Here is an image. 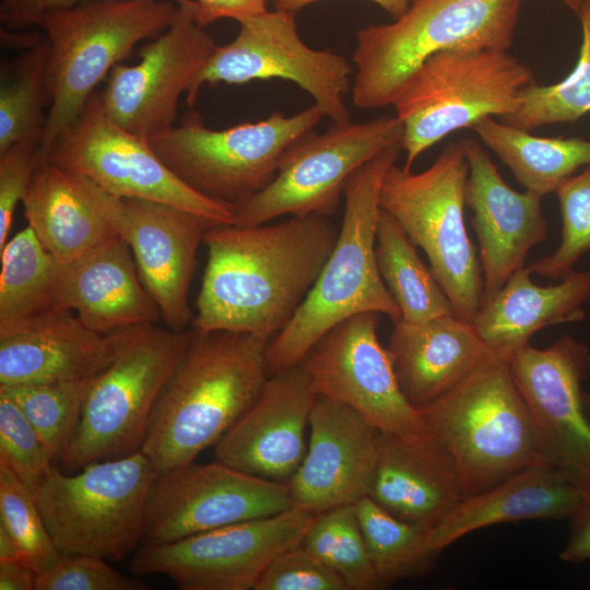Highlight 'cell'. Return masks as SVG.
<instances>
[{
    "label": "cell",
    "instance_id": "6da1fadb",
    "mask_svg": "<svg viewBox=\"0 0 590 590\" xmlns=\"http://www.w3.org/2000/svg\"><path fill=\"white\" fill-rule=\"evenodd\" d=\"M339 234L329 216H291L278 224L215 225L191 327L272 340L317 281Z\"/></svg>",
    "mask_w": 590,
    "mask_h": 590
},
{
    "label": "cell",
    "instance_id": "7a4b0ae2",
    "mask_svg": "<svg viewBox=\"0 0 590 590\" xmlns=\"http://www.w3.org/2000/svg\"><path fill=\"white\" fill-rule=\"evenodd\" d=\"M154 406L141 451L161 472L193 462L252 405L269 378V339L191 329Z\"/></svg>",
    "mask_w": 590,
    "mask_h": 590
},
{
    "label": "cell",
    "instance_id": "3957f363",
    "mask_svg": "<svg viewBox=\"0 0 590 590\" xmlns=\"http://www.w3.org/2000/svg\"><path fill=\"white\" fill-rule=\"evenodd\" d=\"M401 151V143L391 145L349 179L337 241L305 300L270 341L269 375L299 364L327 331L349 317L377 312L392 321L401 319L375 251L382 180Z\"/></svg>",
    "mask_w": 590,
    "mask_h": 590
},
{
    "label": "cell",
    "instance_id": "277c9868",
    "mask_svg": "<svg viewBox=\"0 0 590 590\" xmlns=\"http://www.w3.org/2000/svg\"><path fill=\"white\" fill-rule=\"evenodd\" d=\"M523 0H410L388 24L355 33L352 103L358 109L392 105L412 74L450 49L507 50Z\"/></svg>",
    "mask_w": 590,
    "mask_h": 590
},
{
    "label": "cell",
    "instance_id": "5b68a950",
    "mask_svg": "<svg viewBox=\"0 0 590 590\" xmlns=\"http://www.w3.org/2000/svg\"><path fill=\"white\" fill-rule=\"evenodd\" d=\"M418 411L428 432L455 459L467 497L546 463L508 358L489 356Z\"/></svg>",
    "mask_w": 590,
    "mask_h": 590
},
{
    "label": "cell",
    "instance_id": "8992f818",
    "mask_svg": "<svg viewBox=\"0 0 590 590\" xmlns=\"http://www.w3.org/2000/svg\"><path fill=\"white\" fill-rule=\"evenodd\" d=\"M191 332L143 323L108 333L114 357L93 378L78 425L58 459L66 472L142 449L154 406Z\"/></svg>",
    "mask_w": 590,
    "mask_h": 590
},
{
    "label": "cell",
    "instance_id": "52a82bcc",
    "mask_svg": "<svg viewBox=\"0 0 590 590\" xmlns=\"http://www.w3.org/2000/svg\"><path fill=\"white\" fill-rule=\"evenodd\" d=\"M174 0H88L43 15L50 45V103L38 149L47 162L59 134L78 117L96 86L134 46L162 34L178 8Z\"/></svg>",
    "mask_w": 590,
    "mask_h": 590
},
{
    "label": "cell",
    "instance_id": "ba28073f",
    "mask_svg": "<svg viewBox=\"0 0 590 590\" xmlns=\"http://www.w3.org/2000/svg\"><path fill=\"white\" fill-rule=\"evenodd\" d=\"M158 473L140 450L74 474L52 467L31 491L61 555L120 562L142 543L146 502Z\"/></svg>",
    "mask_w": 590,
    "mask_h": 590
},
{
    "label": "cell",
    "instance_id": "9c48e42d",
    "mask_svg": "<svg viewBox=\"0 0 590 590\" xmlns=\"http://www.w3.org/2000/svg\"><path fill=\"white\" fill-rule=\"evenodd\" d=\"M535 83L533 71L507 50L439 51L412 74L393 102L403 125L404 168L450 133L487 117L503 119Z\"/></svg>",
    "mask_w": 590,
    "mask_h": 590
},
{
    "label": "cell",
    "instance_id": "30bf717a",
    "mask_svg": "<svg viewBox=\"0 0 590 590\" xmlns=\"http://www.w3.org/2000/svg\"><path fill=\"white\" fill-rule=\"evenodd\" d=\"M468 174L461 141L450 142L420 173L393 164L379 201L425 252L455 316L471 322L483 303L484 276L464 222Z\"/></svg>",
    "mask_w": 590,
    "mask_h": 590
},
{
    "label": "cell",
    "instance_id": "8fae6325",
    "mask_svg": "<svg viewBox=\"0 0 590 590\" xmlns=\"http://www.w3.org/2000/svg\"><path fill=\"white\" fill-rule=\"evenodd\" d=\"M323 117L314 104L292 116L275 111L257 122L212 130L191 111L179 126L149 141L187 185L233 206L264 188L285 151Z\"/></svg>",
    "mask_w": 590,
    "mask_h": 590
},
{
    "label": "cell",
    "instance_id": "7c38bea8",
    "mask_svg": "<svg viewBox=\"0 0 590 590\" xmlns=\"http://www.w3.org/2000/svg\"><path fill=\"white\" fill-rule=\"evenodd\" d=\"M402 138L403 125L391 115L307 132L285 151L264 188L233 205L234 225L256 226L283 215L330 217L351 176Z\"/></svg>",
    "mask_w": 590,
    "mask_h": 590
},
{
    "label": "cell",
    "instance_id": "4fadbf2b",
    "mask_svg": "<svg viewBox=\"0 0 590 590\" xmlns=\"http://www.w3.org/2000/svg\"><path fill=\"white\" fill-rule=\"evenodd\" d=\"M48 161L91 179L115 197L164 202L216 225L235 224L232 205L194 190L160 158L149 140L114 122L98 92L59 134Z\"/></svg>",
    "mask_w": 590,
    "mask_h": 590
},
{
    "label": "cell",
    "instance_id": "5bb4252c",
    "mask_svg": "<svg viewBox=\"0 0 590 590\" xmlns=\"http://www.w3.org/2000/svg\"><path fill=\"white\" fill-rule=\"evenodd\" d=\"M237 36L217 46L190 83L186 99L197 102L205 84H245L280 78L296 83L334 123L350 121L344 97L352 88L353 67L341 55L309 47L300 38L295 14L275 9L239 23Z\"/></svg>",
    "mask_w": 590,
    "mask_h": 590
},
{
    "label": "cell",
    "instance_id": "9a60e30c",
    "mask_svg": "<svg viewBox=\"0 0 590 590\" xmlns=\"http://www.w3.org/2000/svg\"><path fill=\"white\" fill-rule=\"evenodd\" d=\"M315 514L293 507L163 544H141L130 562L135 576L163 574L180 590H253L268 565L299 545Z\"/></svg>",
    "mask_w": 590,
    "mask_h": 590
},
{
    "label": "cell",
    "instance_id": "2e32d148",
    "mask_svg": "<svg viewBox=\"0 0 590 590\" xmlns=\"http://www.w3.org/2000/svg\"><path fill=\"white\" fill-rule=\"evenodd\" d=\"M379 320L377 312L346 318L302 363L318 396L352 408L381 433L424 437L429 434L424 420L402 392L390 353L378 339Z\"/></svg>",
    "mask_w": 590,
    "mask_h": 590
},
{
    "label": "cell",
    "instance_id": "e0dca14e",
    "mask_svg": "<svg viewBox=\"0 0 590 590\" xmlns=\"http://www.w3.org/2000/svg\"><path fill=\"white\" fill-rule=\"evenodd\" d=\"M196 10L194 0H181L172 24L142 46L140 61L110 71L99 98L125 130L150 140L174 127L181 94L217 48Z\"/></svg>",
    "mask_w": 590,
    "mask_h": 590
},
{
    "label": "cell",
    "instance_id": "ac0fdd59",
    "mask_svg": "<svg viewBox=\"0 0 590 590\" xmlns=\"http://www.w3.org/2000/svg\"><path fill=\"white\" fill-rule=\"evenodd\" d=\"M295 507L286 483L246 474L216 460L158 473L146 502L141 544L173 542Z\"/></svg>",
    "mask_w": 590,
    "mask_h": 590
},
{
    "label": "cell",
    "instance_id": "d6986e66",
    "mask_svg": "<svg viewBox=\"0 0 590 590\" xmlns=\"http://www.w3.org/2000/svg\"><path fill=\"white\" fill-rule=\"evenodd\" d=\"M508 363L545 462L590 495V418L581 389L590 375L589 346L565 334L543 349L526 344Z\"/></svg>",
    "mask_w": 590,
    "mask_h": 590
},
{
    "label": "cell",
    "instance_id": "ffe728a7",
    "mask_svg": "<svg viewBox=\"0 0 590 590\" xmlns=\"http://www.w3.org/2000/svg\"><path fill=\"white\" fill-rule=\"evenodd\" d=\"M108 217L129 245L139 275L166 327L187 330L193 315L188 296L197 253L216 224L164 202L111 194Z\"/></svg>",
    "mask_w": 590,
    "mask_h": 590
},
{
    "label": "cell",
    "instance_id": "44dd1931",
    "mask_svg": "<svg viewBox=\"0 0 590 590\" xmlns=\"http://www.w3.org/2000/svg\"><path fill=\"white\" fill-rule=\"evenodd\" d=\"M299 364L269 376L252 405L215 444V457L246 474L286 483L302 463L317 398Z\"/></svg>",
    "mask_w": 590,
    "mask_h": 590
},
{
    "label": "cell",
    "instance_id": "7402d4cb",
    "mask_svg": "<svg viewBox=\"0 0 590 590\" xmlns=\"http://www.w3.org/2000/svg\"><path fill=\"white\" fill-rule=\"evenodd\" d=\"M305 457L286 482L295 507L319 514L368 496L380 432L352 408L317 396Z\"/></svg>",
    "mask_w": 590,
    "mask_h": 590
},
{
    "label": "cell",
    "instance_id": "603a6c76",
    "mask_svg": "<svg viewBox=\"0 0 590 590\" xmlns=\"http://www.w3.org/2000/svg\"><path fill=\"white\" fill-rule=\"evenodd\" d=\"M460 141L469 165L465 206L473 213L471 224L479 243L483 305L524 267L530 249L546 239L548 226L543 197L512 189L475 139Z\"/></svg>",
    "mask_w": 590,
    "mask_h": 590
},
{
    "label": "cell",
    "instance_id": "cb8c5ba5",
    "mask_svg": "<svg viewBox=\"0 0 590 590\" xmlns=\"http://www.w3.org/2000/svg\"><path fill=\"white\" fill-rule=\"evenodd\" d=\"M368 497L399 519L434 528L467 493L455 459L430 433L403 438L380 432Z\"/></svg>",
    "mask_w": 590,
    "mask_h": 590
},
{
    "label": "cell",
    "instance_id": "d4e9b609",
    "mask_svg": "<svg viewBox=\"0 0 590 590\" xmlns=\"http://www.w3.org/2000/svg\"><path fill=\"white\" fill-rule=\"evenodd\" d=\"M114 357L109 334L59 309L0 330V386L92 379Z\"/></svg>",
    "mask_w": 590,
    "mask_h": 590
},
{
    "label": "cell",
    "instance_id": "484cf974",
    "mask_svg": "<svg viewBox=\"0 0 590 590\" xmlns=\"http://www.w3.org/2000/svg\"><path fill=\"white\" fill-rule=\"evenodd\" d=\"M58 305L101 334L162 319L119 235L71 262H60Z\"/></svg>",
    "mask_w": 590,
    "mask_h": 590
},
{
    "label": "cell",
    "instance_id": "4316f807",
    "mask_svg": "<svg viewBox=\"0 0 590 590\" xmlns=\"http://www.w3.org/2000/svg\"><path fill=\"white\" fill-rule=\"evenodd\" d=\"M387 349L401 390L417 410L493 355L472 322L453 314L424 322L393 321Z\"/></svg>",
    "mask_w": 590,
    "mask_h": 590
},
{
    "label": "cell",
    "instance_id": "83f0119b",
    "mask_svg": "<svg viewBox=\"0 0 590 590\" xmlns=\"http://www.w3.org/2000/svg\"><path fill=\"white\" fill-rule=\"evenodd\" d=\"M111 194L49 161L40 163L22 199L27 226L60 262H71L118 236L108 217Z\"/></svg>",
    "mask_w": 590,
    "mask_h": 590
},
{
    "label": "cell",
    "instance_id": "f1b7e54d",
    "mask_svg": "<svg viewBox=\"0 0 590 590\" xmlns=\"http://www.w3.org/2000/svg\"><path fill=\"white\" fill-rule=\"evenodd\" d=\"M589 498V493L562 470L548 463L535 464L467 497L430 529V542L441 553L459 539L486 527L533 519H571Z\"/></svg>",
    "mask_w": 590,
    "mask_h": 590
},
{
    "label": "cell",
    "instance_id": "f546056e",
    "mask_svg": "<svg viewBox=\"0 0 590 590\" xmlns=\"http://www.w3.org/2000/svg\"><path fill=\"white\" fill-rule=\"evenodd\" d=\"M531 274L529 267L516 271L471 321L495 356L508 358L529 344L538 331L580 322L586 317L583 305L590 300V270H574L548 285L534 283Z\"/></svg>",
    "mask_w": 590,
    "mask_h": 590
},
{
    "label": "cell",
    "instance_id": "4dcf8cb0",
    "mask_svg": "<svg viewBox=\"0 0 590 590\" xmlns=\"http://www.w3.org/2000/svg\"><path fill=\"white\" fill-rule=\"evenodd\" d=\"M472 130L524 190L541 197L554 193L564 180L590 165V140L538 137L495 117L482 119Z\"/></svg>",
    "mask_w": 590,
    "mask_h": 590
},
{
    "label": "cell",
    "instance_id": "1f68e13d",
    "mask_svg": "<svg viewBox=\"0 0 590 590\" xmlns=\"http://www.w3.org/2000/svg\"><path fill=\"white\" fill-rule=\"evenodd\" d=\"M0 259V330L60 309V261L30 226L8 239Z\"/></svg>",
    "mask_w": 590,
    "mask_h": 590
},
{
    "label": "cell",
    "instance_id": "d6a6232c",
    "mask_svg": "<svg viewBox=\"0 0 590 590\" xmlns=\"http://www.w3.org/2000/svg\"><path fill=\"white\" fill-rule=\"evenodd\" d=\"M416 248L397 220L381 209L376 228V260L401 319L424 322L453 314L447 294Z\"/></svg>",
    "mask_w": 590,
    "mask_h": 590
},
{
    "label": "cell",
    "instance_id": "836d02e7",
    "mask_svg": "<svg viewBox=\"0 0 590 590\" xmlns=\"http://www.w3.org/2000/svg\"><path fill=\"white\" fill-rule=\"evenodd\" d=\"M379 587L428 575L440 553L430 529L399 519L366 496L354 504Z\"/></svg>",
    "mask_w": 590,
    "mask_h": 590
},
{
    "label": "cell",
    "instance_id": "e575fe53",
    "mask_svg": "<svg viewBox=\"0 0 590 590\" xmlns=\"http://www.w3.org/2000/svg\"><path fill=\"white\" fill-rule=\"evenodd\" d=\"M50 45L45 37L35 47L2 67L0 84V152L11 145L42 142L50 103L48 63Z\"/></svg>",
    "mask_w": 590,
    "mask_h": 590
},
{
    "label": "cell",
    "instance_id": "d590c367",
    "mask_svg": "<svg viewBox=\"0 0 590 590\" xmlns=\"http://www.w3.org/2000/svg\"><path fill=\"white\" fill-rule=\"evenodd\" d=\"M577 15L581 44L573 70L556 83L535 82L526 87L517 110L499 120L532 132L546 125L576 121L590 113V0H583Z\"/></svg>",
    "mask_w": 590,
    "mask_h": 590
},
{
    "label": "cell",
    "instance_id": "8d00e7d4",
    "mask_svg": "<svg viewBox=\"0 0 590 590\" xmlns=\"http://www.w3.org/2000/svg\"><path fill=\"white\" fill-rule=\"evenodd\" d=\"M300 545L337 573L347 590L380 588L354 505L316 514Z\"/></svg>",
    "mask_w": 590,
    "mask_h": 590
},
{
    "label": "cell",
    "instance_id": "74e56055",
    "mask_svg": "<svg viewBox=\"0 0 590 590\" xmlns=\"http://www.w3.org/2000/svg\"><path fill=\"white\" fill-rule=\"evenodd\" d=\"M92 380L0 386V389L14 400L55 459H59L78 425Z\"/></svg>",
    "mask_w": 590,
    "mask_h": 590
},
{
    "label": "cell",
    "instance_id": "f35d334b",
    "mask_svg": "<svg viewBox=\"0 0 590 590\" xmlns=\"http://www.w3.org/2000/svg\"><path fill=\"white\" fill-rule=\"evenodd\" d=\"M0 526L15 540L23 562L37 574L62 556L54 543L31 488L0 462Z\"/></svg>",
    "mask_w": 590,
    "mask_h": 590
},
{
    "label": "cell",
    "instance_id": "ab89813d",
    "mask_svg": "<svg viewBox=\"0 0 590 590\" xmlns=\"http://www.w3.org/2000/svg\"><path fill=\"white\" fill-rule=\"evenodd\" d=\"M562 216L557 249L529 266L532 273L558 281L590 252V165L564 180L554 192Z\"/></svg>",
    "mask_w": 590,
    "mask_h": 590
},
{
    "label": "cell",
    "instance_id": "60d3db41",
    "mask_svg": "<svg viewBox=\"0 0 590 590\" xmlns=\"http://www.w3.org/2000/svg\"><path fill=\"white\" fill-rule=\"evenodd\" d=\"M54 460L14 400L0 389V462L31 488L54 467Z\"/></svg>",
    "mask_w": 590,
    "mask_h": 590
},
{
    "label": "cell",
    "instance_id": "b9f144b4",
    "mask_svg": "<svg viewBox=\"0 0 590 590\" xmlns=\"http://www.w3.org/2000/svg\"><path fill=\"white\" fill-rule=\"evenodd\" d=\"M92 555H62L50 568L37 574L35 590H148L151 587L129 578Z\"/></svg>",
    "mask_w": 590,
    "mask_h": 590
},
{
    "label": "cell",
    "instance_id": "7bdbcfd3",
    "mask_svg": "<svg viewBox=\"0 0 590 590\" xmlns=\"http://www.w3.org/2000/svg\"><path fill=\"white\" fill-rule=\"evenodd\" d=\"M253 590H347L343 579L300 544L282 552Z\"/></svg>",
    "mask_w": 590,
    "mask_h": 590
},
{
    "label": "cell",
    "instance_id": "ee69618b",
    "mask_svg": "<svg viewBox=\"0 0 590 590\" xmlns=\"http://www.w3.org/2000/svg\"><path fill=\"white\" fill-rule=\"evenodd\" d=\"M40 142L25 140L0 152V250L8 241L15 209L39 166Z\"/></svg>",
    "mask_w": 590,
    "mask_h": 590
},
{
    "label": "cell",
    "instance_id": "f6af8a7d",
    "mask_svg": "<svg viewBox=\"0 0 590 590\" xmlns=\"http://www.w3.org/2000/svg\"><path fill=\"white\" fill-rule=\"evenodd\" d=\"M86 1L88 0H1L0 21L8 28L21 30L36 25L46 13L73 8Z\"/></svg>",
    "mask_w": 590,
    "mask_h": 590
},
{
    "label": "cell",
    "instance_id": "bcb514c9",
    "mask_svg": "<svg viewBox=\"0 0 590 590\" xmlns=\"http://www.w3.org/2000/svg\"><path fill=\"white\" fill-rule=\"evenodd\" d=\"M196 20L206 26L220 19H233L239 23L266 12L267 0H194Z\"/></svg>",
    "mask_w": 590,
    "mask_h": 590
},
{
    "label": "cell",
    "instance_id": "7dc6e473",
    "mask_svg": "<svg viewBox=\"0 0 590 590\" xmlns=\"http://www.w3.org/2000/svg\"><path fill=\"white\" fill-rule=\"evenodd\" d=\"M571 532L559 557L567 563L590 559V500L582 510L570 519Z\"/></svg>",
    "mask_w": 590,
    "mask_h": 590
},
{
    "label": "cell",
    "instance_id": "c3c4849f",
    "mask_svg": "<svg viewBox=\"0 0 590 590\" xmlns=\"http://www.w3.org/2000/svg\"><path fill=\"white\" fill-rule=\"evenodd\" d=\"M36 577L23 560L0 562V590H35Z\"/></svg>",
    "mask_w": 590,
    "mask_h": 590
},
{
    "label": "cell",
    "instance_id": "681fc988",
    "mask_svg": "<svg viewBox=\"0 0 590 590\" xmlns=\"http://www.w3.org/2000/svg\"><path fill=\"white\" fill-rule=\"evenodd\" d=\"M319 1V0H282L280 3L275 4V9L284 10L291 13L296 14L299 10L305 7ZM386 12H388L393 19L401 16L409 7L410 0H368Z\"/></svg>",
    "mask_w": 590,
    "mask_h": 590
},
{
    "label": "cell",
    "instance_id": "f907efd6",
    "mask_svg": "<svg viewBox=\"0 0 590 590\" xmlns=\"http://www.w3.org/2000/svg\"><path fill=\"white\" fill-rule=\"evenodd\" d=\"M43 40L40 36L32 33H11L7 28L1 30V42L10 47L17 46L22 49H31Z\"/></svg>",
    "mask_w": 590,
    "mask_h": 590
},
{
    "label": "cell",
    "instance_id": "816d5d0a",
    "mask_svg": "<svg viewBox=\"0 0 590 590\" xmlns=\"http://www.w3.org/2000/svg\"><path fill=\"white\" fill-rule=\"evenodd\" d=\"M7 560H23V555L12 535L0 526V562Z\"/></svg>",
    "mask_w": 590,
    "mask_h": 590
},
{
    "label": "cell",
    "instance_id": "f5cc1de1",
    "mask_svg": "<svg viewBox=\"0 0 590 590\" xmlns=\"http://www.w3.org/2000/svg\"><path fill=\"white\" fill-rule=\"evenodd\" d=\"M568 7L574 13H578L583 0H558Z\"/></svg>",
    "mask_w": 590,
    "mask_h": 590
},
{
    "label": "cell",
    "instance_id": "db71d44e",
    "mask_svg": "<svg viewBox=\"0 0 590 590\" xmlns=\"http://www.w3.org/2000/svg\"><path fill=\"white\" fill-rule=\"evenodd\" d=\"M583 402H585L586 411L590 418V392L583 391Z\"/></svg>",
    "mask_w": 590,
    "mask_h": 590
},
{
    "label": "cell",
    "instance_id": "11a10c76",
    "mask_svg": "<svg viewBox=\"0 0 590 590\" xmlns=\"http://www.w3.org/2000/svg\"><path fill=\"white\" fill-rule=\"evenodd\" d=\"M274 1V4H278L280 3L282 0H273Z\"/></svg>",
    "mask_w": 590,
    "mask_h": 590
}]
</instances>
